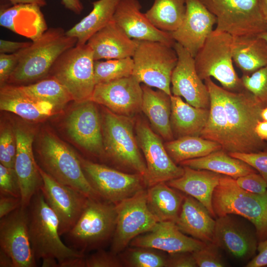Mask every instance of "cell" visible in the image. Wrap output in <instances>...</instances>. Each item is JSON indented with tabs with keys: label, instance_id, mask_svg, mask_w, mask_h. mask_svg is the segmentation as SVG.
Masks as SVG:
<instances>
[{
	"label": "cell",
	"instance_id": "1",
	"mask_svg": "<svg viewBox=\"0 0 267 267\" xmlns=\"http://www.w3.org/2000/svg\"><path fill=\"white\" fill-rule=\"evenodd\" d=\"M216 88L225 109L233 152L251 153L264 149L267 142L257 136L255 129L266 106L245 89L231 91L217 85Z\"/></svg>",
	"mask_w": 267,
	"mask_h": 267
},
{
	"label": "cell",
	"instance_id": "2",
	"mask_svg": "<svg viewBox=\"0 0 267 267\" xmlns=\"http://www.w3.org/2000/svg\"><path fill=\"white\" fill-rule=\"evenodd\" d=\"M27 209L29 238L36 260L53 258L57 260L58 267H62L71 259L85 257V253L62 241L58 220L41 190L33 196Z\"/></svg>",
	"mask_w": 267,
	"mask_h": 267
},
{
	"label": "cell",
	"instance_id": "3",
	"mask_svg": "<svg viewBox=\"0 0 267 267\" xmlns=\"http://www.w3.org/2000/svg\"><path fill=\"white\" fill-rule=\"evenodd\" d=\"M77 42L60 27L47 29L30 46L21 50L18 64L8 82L21 84L42 79L49 73L60 55Z\"/></svg>",
	"mask_w": 267,
	"mask_h": 267
},
{
	"label": "cell",
	"instance_id": "4",
	"mask_svg": "<svg viewBox=\"0 0 267 267\" xmlns=\"http://www.w3.org/2000/svg\"><path fill=\"white\" fill-rule=\"evenodd\" d=\"M212 205L217 218L242 216L253 225L258 241L267 239V190L259 194L247 191L235 179L222 175L213 193Z\"/></svg>",
	"mask_w": 267,
	"mask_h": 267
},
{
	"label": "cell",
	"instance_id": "5",
	"mask_svg": "<svg viewBox=\"0 0 267 267\" xmlns=\"http://www.w3.org/2000/svg\"><path fill=\"white\" fill-rule=\"evenodd\" d=\"M38 153L40 167L55 180L89 198H102L87 178L79 156L56 135L44 134Z\"/></svg>",
	"mask_w": 267,
	"mask_h": 267
},
{
	"label": "cell",
	"instance_id": "6",
	"mask_svg": "<svg viewBox=\"0 0 267 267\" xmlns=\"http://www.w3.org/2000/svg\"><path fill=\"white\" fill-rule=\"evenodd\" d=\"M117 216L116 204L89 198L76 223L65 234L68 246L84 253L100 248L112 238Z\"/></svg>",
	"mask_w": 267,
	"mask_h": 267
},
{
	"label": "cell",
	"instance_id": "7",
	"mask_svg": "<svg viewBox=\"0 0 267 267\" xmlns=\"http://www.w3.org/2000/svg\"><path fill=\"white\" fill-rule=\"evenodd\" d=\"M101 121L105 155L117 164L140 174L145 181L146 165L134 134L132 117L116 114L106 108Z\"/></svg>",
	"mask_w": 267,
	"mask_h": 267
},
{
	"label": "cell",
	"instance_id": "8",
	"mask_svg": "<svg viewBox=\"0 0 267 267\" xmlns=\"http://www.w3.org/2000/svg\"><path fill=\"white\" fill-rule=\"evenodd\" d=\"M233 38L214 29L194 57L198 75L202 80L214 77L224 89L231 91L244 89L233 65Z\"/></svg>",
	"mask_w": 267,
	"mask_h": 267
},
{
	"label": "cell",
	"instance_id": "9",
	"mask_svg": "<svg viewBox=\"0 0 267 267\" xmlns=\"http://www.w3.org/2000/svg\"><path fill=\"white\" fill-rule=\"evenodd\" d=\"M94 62L92 51L87 43L76 45L56 60L50 77L64 86L73 100L78 103L90 100L96 85Z\"/></svg>",
	"mask_w": 267,
	"mask_h": 267
},
{
	"label": "cell",
	"instance_id": "10",
	"mask_svg": "<svg viewBox=\"0 0 267 267\" xmlns=\"http://www.w3.org/2000/svg\"><path fill=\"white\" fill-rule=\"evenodd\" d=\"M132 58V76L139 83L172 95L171 77L178 59L174 46L160 42L138 41Z\"/></svg>",
	"mask_w": 267,
	"mask_h": 267
},
{
	"label": "cell",
	"instance_id": "11",
	"mask_svg": "<svg viewBox=\"0 0 267 267\" xmlns=\"http://www.w3.org/2000/svg\"><path fill=\"white\" fill-rule=\"evenodd\" d=\"M216 18V29L233 37L267 32L259 0H200Z\"/></svg>",
	"mask_w": 267,
	"mask_h": 267
},
{
	"label": "cell",
	"instance_id": "12",
	"mask_svg": "<svg viewBox=\"0 0 267 267\" xmlns=\"http://www.w3.org/2000/svg\"><path fill=\"white\" fill-rule=\"evenodd\" d=\"M117 220L111 251L123 252L134 238L151 230L159 222L149 209L144 189L116 204Z\"/></svg>",
	"mask_w": 267,
	"mask_h": 267
},
{
	"label": "cell",
	"instance_id": "13",
	"mask_svg": "<svg viewBox=\"0 0 267 267\" xmlns=\"http://www.w3.org/2000/svg\"><path fill=\"white\" fill-rule=\"evenodd\" d=\"M79 156L84 173L92 187L104 200L117 204L146 186L139 174H127Z\"/></svg>",
	"mask_w": 267,
	"mask_h": 267
},
{
	"label": "cell",
	"instance_id": "14",
	"mask_svg": "<svg viewBox=\"0 0 267 267\" xmlns=\"http://www.w3.org/2000/svg\"><path fill=\"white\" fill-rule=\"evenodd\" d=\"M134 128L138 146L145 160L146 186L167 182L181 177L183 168L177 165L170 157L161 137L144 121H137Z\"/></svg>",
	"mask_w": 267,
	"mask_h": 267
},
{
	"label": "cell",
	"instance_id": "15",
	"mask_svg": "<svg viewBox=\"0 0 267 267\" xmlns=\"http://www.w3.org/2000/svg\"><path fill=\"white\" fill-rule=\"evenodd\" d=\"M43 179L41 188L45 200L57 217L60 236L74 226L89 198L80 191L62 184L44 171L39 165Z\"/></svg>",
	"mask_w": 267,
	"mask_h": 267
},
{
	"label": "cell",
	"instance_id": "16",
	"mask_svg": "<svg viewBox=\"0 0 267 267\" xmlns=\"http://www.w3.org/2000/svg\"><path fill=\"white\" fill-rule=\"evenodd\" d=\"M0 219V249L12 258L14 267H37L29 238L27 208L21 206Z\"/></svg>",
	"mask_w": 267,
	"mask_h": 267
},
{
	"label": "cell",
	"instance_id": "17",
	"mask_svg": "<svg viewBox=\"0 0 267 267\" xmlns=\"http://www.w3.org/2000/svg\"><path fill=\"white\" fill-rule=\"evenodd\" d=\"M132 75L95 85L90 100L112 112L132 117L141 111L142 86Z\"/></svg>",
	"mask_w": 267,
	"mask_h": 267
},
{
	"label": "cell",
	"instance_id": "18",
	"mask_svg": "<svg viewBox=\"0 0 267 267\" xmlns=\"http://www.w3.org/2000/svg\"><path fill=\"white\" fill-rule=\"evenodd\" d=\"M67 117L66 127L71 138L89 153L105 156L102 121L95 103L88 100L79 103Z\"/></svg>",
	"mask_w": 267,
	"mask_h": 267
},
{
	"label": "cell",
	"instance_id": "19",
	"mask_svg": "<svg viewBox=\"0 0 267 267\" xmlns=\"http://www.w3.org/2000/svg\"><path fill=\"white\" fill-rule=\"evenodd\" d=\"M174 48L178 59L171 77L172 94L183 97L194 107L209 109L208 89L197 74L194 57L178 43H175Z\"/></svg>",
	"mask_w": 267,
	"mask_h": 267
},
{
	"label": "cell",
	"instance_id": "20",
	"mask_svg": "<svg viewBox=\"0 0 267 267\" xmlns=\"http://www.w3.org/2000/svg\"><path fill=\"white\" fill-rule=\"evenodd\" d=\"M216 24V17L200 0H186L183 19L171 34L175 41L194 57L214 30Z\"/></svg>",
	"mask_w": 267,
	"mask_h": 267
},
{
	"label": "cell",
	"instance_id": "21",
	"mask_svg": "<svg viewBox=\"0 0 267 267\" xmlns=\"http://www.w3.org/2000/svg\"><path fill=\"white\" fill-rule=\"evenodd\" d=\"M16 152L14 169L21 188V206L27 208L33 196L43 185V179L32 149L33 133L24 127L14 131Z\"/></svg>",
	"mask_w": 267,
	"mask_h": 267
},
{
	"label": "cell",
	"instance_id": "22",
	"mask_svg": "<svg viewBox=\"0 0 267 267\" xmlns=\"http://www.w3.org/2000/svg\"><path fill=\"white\" fill-rule=\"evenodd\" d=\"M141 8L138 0H121L112 20L132 39L160 42L174 46L176 42L171 33L156 28Z\"/></svg>",
	"mask_w": 267,
	"mask_h": 267
},
{
	"label": "cell",
	"instance_id": "23",
	"mask_svg": "<svg viewBox=\"0 0 267 267\" xmlns=\"http://www.w3.org/2000/svg\"><path fill=\"white\" fill-rule=\"evenodd\" d=\"M258 242L255 230L245 227L231 214L216 220L213 243L233 257L251 260L256 255Z\"/></svg>",
	"mask_w": 267,
	"mask_h": 267
},
{
	"label": "cell",
	"instance_id": "24",
	"mask_svg": "<svg viewBox=\"0 0 267 267\" xmlns=\"http://www.w3.org/2000/svg\"><path fill=\"white\" fill-rule=\"evenodd\" d=\"M205 243L186 235L176 223L159 222L150 231L137 236L130 242L131 247L149 248L169 254L193 252L203 248Z\"/></svg>",
	"mask_w": 267,
	"mask_h": 267
},
{
	"label": "cell",
	"instance_id": "25",
	"mask_svg": "<svg viewBox=\"0 0 267 267\" xmlns=\"http://www.w3.org/2000/svg\"><path fill=\"white\" fill-rule=\"evenodd\" d=\"M87 44L94 60L132 57L138 40L130 38L113 20L94 34Z\"/></svg>",
	"mask_w": 267,
	"mask_h": 267
},
{
	"label": "cell",
	"instance_id": "26",
	"mask_svg": "<svg viewBox=\"0 0 267 267\" xmlns=\"http://www.w3.org/2000/svg\"><path fill=\"white\" fill-rule=\"evenodd\" d=\"M0 109L27 120L38 121L53 115L61 108L27 95L19 86L5 84L0 87Z\"/></svg>",
	"mask_w": 267,
	"mask_h": 267
},
{
	"label": "cell",
	"instance_id": "27",
	"mask_svg": "<svg viewBox=\"0 0 267 267\" xmlns=\"http://www.w3.org/2000/svg\"><path fill=\"white\" fill-rule=\"evenodd\" d=\"M183 175L166 183L171 187L195 198L208 210L213 218H217L212 205L215 189L222 175L206 170H197L182 166Z\"/></svg>",
	"mask_w": 267,
	"mask_h": 267
},
{
	"label": "cell",
	"instance_id": "28",
	"mask_svg": "<svg viewBox=\"0 0 267 267\" xmlns=\"http://www.w3.org/2000/svg\"><path fill=\"white\" fill-rule=\"evenodd\" d=\"M35 4L14 5L0 9V25L12 32L31 39H38L47 30L41 10Z\"/></svg>",
	"mask_w": 267,
	"mask_h": 267
},
{
	"label": "cell",
	"instance_id": "29",
	"mask_svg": "<svg viewBox=\"0 0 267 267\" xmlns=\"http://www.w3.org/2000/svg\"><path fill=\"white\" fill-rule=\"evenodd\" d=\"M199 201L185 195L176 222L179 229L205 243L214 241L216 220Z\"/></svg>",
	"mask_w": 267,
	"mask_h": 267
},
{
	"label": "cell",
	"instance_id": "30",
	"mask_svg": "<svg viewBox=\"0 0 267 267\" xmlns=\"http://www.w3.org/2000/svg\"><path fill=\"white\" fill-rule=\"evenodd\" d=\"M142 111L148 119L151 128L161 137L170 141L174 139L171 124V96L158 89L143 85Z\"/></svg>",
	"mask_w": 267,
	"mask_h": 267
},
{
	"label": "cell",
	"instance_id": "31",
	"mask_svg": "<svg viewBox=\"0 0 267 267\" xmlns=\"http://www.w3.org/2000/svg\"><path fill=\"white\" fill-rule=\"evenodd\" d=\"M204 81L209 92L210 104L209 117L200 136L217 142L228 153L233 152L225 111L217 91V84L211 78Z\"/></svg>",
	"mask_w": 267,
	"mask_h": 267
},
{
	"label": "cell",
	"instance_id": "32",
	"mask_svg": "<svg viewBox=\"0 0 267 267\" xmlns=\"http://www.w3.org/2000/svg\"><path fill=\"white\" fill-rule=\"evenodd\" d=\"M171 124L174 135L200 136L209 115V109L194 107L172 95Z\"/></svg>",
	"mask_w": 267,
	"mask_h": 267
},
{
	"label": "cell",
	"instance_id": "33",
	"mask_svg": "<svg viewBox=\"0 0 267 267\" xmlns=\"http://www.w3.org/2000/svg\"><path fill=\"white\" fill-rule=\"evenodd\" d=\"M232 58L243 75L267 65V42L259 35L233 37Z\"/></svg>",
	"mask_w": 267,
	"mask_h": 267
},
{
	"label": "cell",
	"instance_id": "34",
	"mask_svg": "<svg viewBox=\"0 0 267 267\" xmlns=\"http://www.w3.org/2000/svg\"><path fill=\"white\" fill-rule=\"evenodd\" d=\"M185 195L178 190L161 182L149 187L147 202L149 210L158 222L176 223Z\"/></svg>",
	"mask_w": 267,
	"mask_h": 267
},
{
	"label": "cell",
	"instance_id": "35",
	"mask_svg": "<svg viewBox=\"0 0 267 267\" xmlns=\"http://www.w3.org/2000/svg\"><path fill=\"white\" fill-rule=\"evenodd\" d=\"M121 0H97L92 2V10L79 22L66 31V34L77 39L76 45L86 44L94 34L112 20Z\"/></svg>",
	"mask_w": 267,
	"mask_h": 267
},
{
	"label": "cell",
	"instance_id": "36",
	"mask_svg": "<svg viewBox=\"0 0 267 267\" xmlns=\"http://www.w3.org/2000/svg\"><path fill=\"white\" fill-rule=\"evenodd\" d=\"M179 165L194 169L210 171L234 179L248 174L258 172L247 163L231 156L222 149L202 157L184 161Z\"/></svg>",
	"mask_w": 267,
	"mask_h": 267
},
{
	"label": "cell",
	"instance_id": "37",
	"mask_svg": "<svg viewBox=\"0 0 267 267\" xmlns=\"http://www.w3.org/2000/svg\"><path fill=\"white\" fill-rule=\"evenodd\" d=\"M165 148L173 161L176 164L206 156L222 149V146L200 136H184L167 141Z\"/></svg>",
	"mask_w": 267,
	"mask_h": 267
},
{
	"label": "cell",
	"instance_id": "38",
	"mask_svg": "<svg viewBox=\"0 0 267 267\" xmlns=\"http://www.w3.org/2000/svg\"><path fill=\"white\" fill-rule=\"evenodd\" d=\"M186 0H154L145 13L158 29L167 32L175 31L182 21L186 11Z\"/></svg>",
	"mask_w": 267,
	"mask_h": 267
},
{
	"label": "cell",
	"instance_id": "39",
	"mask_svg": "<svg viewBox=\"0 0 267 267\" xmlns=\"http://www.w3.org/2000/svg\"><path fill=\"white\" fill-rule=\"evenodd\" d=\"M19 86L27 95L38 100L51 103L61 109L68 102L73 100L64 86L52 77L28 85Z\"/></svg>",
	"mask_w": 267,
	"mask_h": 267
},
{
	"label": "cell",
	"instance_id": "40",
	"mask_svg": "<svg viewBox=\"0 0 267 267\" xmlns=\"http://www.w3.org/2000/svg\"><path fill=\"white\" fill-rule=\"evenodd\" d=\"M134 61L132 57L94 60V75L96 85L107 83L132 75Z\"/></svg>",
	"mask_w": 267,
	"mask_h": 267
},
{
	"label": "cell",
	"instance_id": "41",
	"mask_svg": "<svg viewBox=\"0 0 267 267\" xmlns=\"http://www.w3.org/2000/svg\"><path fill=\"white\" fill-rule=\"evenodd\" d=\"M153 249L132 247L124 250L120 256L123 264L130 267H166L167 258Z\"/></svg>",
	"mask_w": 267,
	"mask_h": 267
},
{
	"label": "cell",
	"instance_id": "42",
	"mask_svg": "<svg viewBox=\"0 0 267 267\" xmlns=\"http://www.w3.org/2000/svg\"><path fill=\"white\" fill-rule=\"evenodd\" d=\"M241 79L244 89L267 106V65Z\"/></svg>",
	"mask_w": 267,
	"mask_h": 267
},
{
	"label": "cell",
	"instance_id": "43",
	"mask_svg": "<svg viewBox=\"0 0 267 267\" xmlns=\"http://www.w3.org/2000/svg\"><path fill=\"white\" fill-rule=\"evenodd\" d=\"M221 248L215 243H206L199 250L192 252L197 267H222L226 266L221 253Z\"/></svg>",
	"mask_w": 267,
	"mask_h": 267
},
{
	"label": "cell",
	"instance_id": "44",
	"mask_svg": "<svg viewBox=\"0 0 267 267\" xmlns=\"http://www.w3.org/2000/svg\"><path fill=\"white\" fill-rule=\"evenodd\" d=\"M0 194L21 198L19 181L14 168L0 164Z\"/></svg>",
	"mask_w": 267,
	"mask_h": 267
},
{
	"label": "cell",
	"instance_id": "45",
	"mask_svg": "<svg viewBox=\"0 0 267 267\" xmlns=\"http://www.w3.org/2000/svg\"><path fill=\"white\" fill-rule=\"evenodd\" d=\"M228 154L255 169L263 177L267 185V145L262 150L255 153L231 152Z\"/></svg>",
	"mask_w": 267,
	"mask_h": 267
},
{
	"label": "cell",
	"instance_id": "46",
	"mask_svg": "<svg viewBox=\"0 0 267 267\" xmlns=\"http://www.w3.org/2000/svg\"><path fill=\"white\" fill-rule=\"evenodd\" d=\"M85 267H121L123 264L120 256L102 249L85 258Z\"/></svg>",
	"mask_w": 267,
	"mask_h": 267
},
{
	"label": "cell",
	"instance_id": "47",
	"mask_svg": "<svg viewBox=\"0 0 267 267\" xmlns=\"http://www.w3.org/2000/svg\"><path fill=\"white\" fill-rule=\"evenodd\" d=\"M235 180L240 187L250 192L259 194L267 190L266 181L258 172L241 176L235 179Z\"/></svg>",
	"mask_w": 267,
	"mask_h": 267
},
{
	"label": "cell",
	"instance_id": "48",
	"mask_svg": "<svg viewBox=\"0 0 267 267\" xmlns=\"http://www.w3.org/2000/svg\"><path fill=\"white\" fill-rule=\"evenodd\" d=\"M21 50L10 54L0 53V87L5 85L15 69L21 56Z\"/></svg>",
	"mask_w": 267,
	"mask_h": 267
},
{
	"label": "cell",
	"instance_id": "49",
	"mask_svg": "<svg viewBox=\"0 0 267 267\" xmlns=\"http://www.w3.org/2000/svg\"><path fill=\"white\" fill-rule=\"evenodd\" d=\"M169 254L170 255L167 258V267H197L192 252H178Z\"/></svg>",
	"mask_w": 267,
	"mask_h": 267
},
{
	"label": "cell",
	"instance_id": "50",
	"mask_svg": "<svg viewBox=\"0 0 267 267\" xmlns=\"http://www.w3.org/2000/svg\"><path fill=\"white\" fill-rule=\"evenodd\" d=\"M21 206V198L0 194V219Z\"/></svg>",
	"mask_w": 267,
	"mask_h": 267
},
{
	"label": "cell",
	"instance_id": "51",
	"mask_svg": "<svg viewBox=\"0 0 267 267\" xmlns=\"http://www.w3.org/2000/svg\"><path fill=\"white\" fill-rule=\"evenodd\" d=\"M258 254L247 264V267H267V239L259 241Z\"/></svg>",
	"mask_w": 267,
	"mask_h": 267
},
{
	"label": "cell",
	"instance_id": "52",
	"mask_svg": "<svg viewBox=\"0 0 267 267\" xmlns=\"http://www.w3.org/2000/svg\"><path fill=\"white\" fill-rule=\"evenodd\" d=\"M31 44L30 42H13L0 39V53H14L28 47Z\"/></svg>",
	"mask_w": 267,
	"mask_h": 267
},
{
	"label": "cell",
	"instance_id": "53",
	"mask_svg": "<svg viewBox=\"0 0 267 267\" xmlns=\"http://www.w3.org/2000/svg\"><path fill=\"white\" fill-rule=\"evenodd\" d=\"M62 5L76 14H80L84 7L81 0H61Z\"/></svg>",
	"mask_w": 267,
	"mask_h": 267
},
{
	"label": "cell",
	"instance_id": "54",
	"mask_svg": "<svg viewBox=\"0 0 267 267\" xmlns=\"http://www.w3.org/2000/svg\"><path fill=\"white\" fill-rule=\"evenodd\" d=\"M255 131L261 139L267 141V121H259L255 127Z\"/></svg>",
	"mask_w": 267,
	"mask_h": 267
},
{
	"label": "cell",
	"instance_id": "55",
	"mask_svg": "<svg viewBox=\"0 0 267 267\" xmlns=\"http://www.w3.org/2000/svg\"><path fill=\"white\" fill-rule=\"evenodd\" d=\"M0 267H14L12 258L1 249H0Z\"/></svg>",
	"mask_w": 267,
	"mask_h": 267
},
{
	"label": "cell",
	"instance_id": "56",
	"mask_svg": "<svg viewBox=\"0 0 267 267\" xmlns=\"http://www.w3.org/2000/svg\"><path fill=\"white\" fill-rule=\"evenodd\" d=\"M10 3L14 5L21 4H31L37 5L40 7L44 6L46 5L45 0H8Z\"/></svg>",
	"mask_w": 267,
	"mask_h": 267
},
{
	"label": "cell",
	"instance_id": "57",
	"mask_svg": "<svg viewBox=\"0 0 267 267\" xmlns=\"http://www.w3.org/2000/svg\"><path fill=\"white\" fill-rule=\"evenodd\" d=\"M43 267H58L57 260L53 258H46L42 259Z\"/></svg>",
	"mask_w": 267,
	"mask_h": 267
},
{
	"label": "cell",
	"instance_id": "58",
	"mask_svg": "<svg viewBox=\"0 0 267 267\" xmlns=\"http://www.w3.org/2000/svg\"><path fill=\"white\" fill-rule=\"evenodd\" d=\"M262 14L267 25V0H259Z\"/></svg>",
	"mask_w": 267,
	"mask_h": 267
},
{
	"label": "cell",
	"instance_id": "59",
	"mask_svg": "<svg viewBox=\"0 0 267 267\" xmlns=\"http://www.w3.org/2000/svg\"><path fill=\"white\" fill-rule=\"evenodd\" d=\"M262 120L267 121V106L264 107L261 112Z\"/></svg>",
	"mask_w": 267,
	"mask_h": 267
},
{
	"label": "cell",
	"instance_id": "60",
	"mask_svg": "<svg viewBox=\"0 0 267 267\" xmlns=\"http://www.w3.org/2000/svg\"><path fill=\"white\" fill-rule=\"evenodd\" d=\"M259 36L264 39L267 42V32L261 34L259 35Z\"/></svg>",
	"mask_w": 267,
	"mask_h": 267
}]
</instances>
